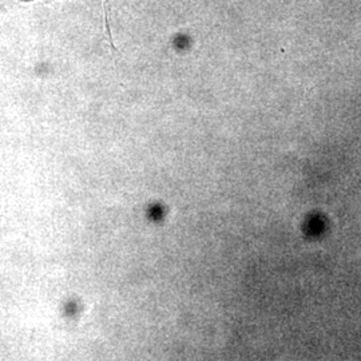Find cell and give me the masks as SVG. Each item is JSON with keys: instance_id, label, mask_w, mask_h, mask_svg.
Returning <instances> with one entry per match:
<instances>
[{"instance_id": "cell-1", "label": "cell", "mask_w": 361, "mask_h": 361, "mask_svg": "<svg viewBox=\"0 0 361 361\" xmlns=\"http://www.w3.org/2000/svg\"><path fill=\"white\" fill-rule=\"evenodd\" d=\"M23 1H37V0H23ZM104 10V25H106V32L110 40V44L113 46V38H111V30H110V0H99Z\"/></svg>"}]
</instances>
